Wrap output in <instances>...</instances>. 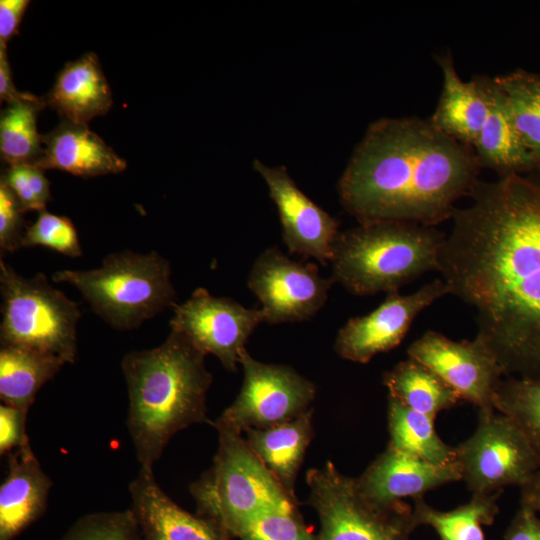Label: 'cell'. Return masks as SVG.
Masks as SVG:
<instances>
[{"mask_svg": "<svg viewBox=\"0 0 540 540\" xmlns=\"http://www.w3.org/2000/svg\"><path fill=\"white\" fill-rule=\"evenodd\" d=\"M7 456V474L0 485V540H14L44 514L53 486L30 442Z\"/></svg>", "mask_w": 540, "mask_h": 540, "instance_id": "18", "label": "cell"}, {"mask_svg": "<svg viewBox=\"0 0 540 540\" xmlns=\"http://www.w3.org/2000/svg\"><path fill=\"white\" fill-rule=\"evenodd\" d=\"M518 137L540 171V74L522 69L495 76Z\"/></svg>", "mask_w": 540, "mask_h": 540, "instance_id": "28", "label": "cell"}, {"mask_svg": "<svg viewBox=\"0 0 540 540\" xmlns=\"http://www.w3.org/2000/svg\"><path fill=\"white\" fill-rule=\"evenodd\" d=\"M502 493L472 494L467 503L450 511L435 509L424 498H418L413 500V515L418 527L430 526L440 540H485L482 526L494 523Z\"/></svg>", "mask_w": 540, "mask_h": 540, "instance_id": "26", "label": "cell"}, {"mask_svg": "<svg viewBox=\"0 0 540 540\" xmlns=\"http://www.w3.org/2000/svg\"><path fill=\"white\" fill-rule=\"evenodd\" d=\"M387 420L392 448L432 464L456 462L455 446L440 438L434 419L388 398Z\"/></svg>", "mask_w": 540, "mask_h": 540, "instance_id": "27", "label": "cell"}, {"mask_svg": "<svg viewBox=\"0 0 540 540\" xmlns=\"http://www.w3.org/2000/svg\"><path fill=\"white\" fill-rule=\"evenodd\" d=\"M28 0L0 1V47L6 48L7 42L16 34L29 6Z\"/></svg>", "mask_w": 540, "mask_h": 540, "instance_id": "38", "label": "cell"}, {"mask_svg": "<svg viewBox=\"0 0 540 540\" xmlns=\"http://www.w3.org/2000/svg\"><path fill=\"white\" fill-rule=\"evenodd\" d=\"M407 355L434 371L463 402L473 404L478 410L495 409V395L504 373L494 354L478 337L454 341L428 330L409 345Z\"/></svg>", "mask_w": 540, "mask_h": 540, "instance_id": "13", "label": "cell"}, {"mask_svg": "<svg viewBox=\"0 0 540 540\" xmlns=\"http://www.w3.org/2000/svg\"><path fill=\"white\" fill-rule=\"evenodd\" d=\"M445 237L436 227L417 223L360 222L338 234L331 278L360 296L399 291L421 275L438 271Z\"/></svg>", "mask_w": 540, "mask_h": 540, "instance_id": "4", "label": "cell"}, {"mask_svg": "<svg viewBox=\"0 0 540 540\" xmlns=\"http://www.w3.org/2000/svg\"><path fill=\"white\" fill-rule=\"evenodd\" d=\"M308 503L320 523L317 540H410L418 527L404 501L379 504L363 495L355 478L327 461L306 473Z\"/></svg>", "mask_w": 540, "mask_h": 540, "instance_id": "8", "label": "cell"}, {"mask_svg": "<svg viewBox=\"0 0 540 540\" xmlns=\"http://www.w3.org/2000/svg\"><path fill=\"white\" fill-rule=\"evenodd\" d=\"M66 364L60 357L22 346H1L0 398L3 404L30 409L39 389Z\"/></svg>", "mask_w": 540, "mask_h": 540, "instance_id": "24", "label": "cell"}, {"mask_svg": "<svg viewBox=\"0 0 540 540\" xmlns=\"http://www.w3.org/2000/svg\"><path fill=\"white\" fill-rule=\"evenodd\" d=\"M43 100L62 120L76 124L105 115L113 97L96 54L89 52L66 63Z\"/></svg>", "mask_w": 540, "mask_h": 540, "instance_id": "21", "label": "cell"}, {"mask_svg": "<svg viewBox=\"0 0 540 540\" xmlns=\"http://www.w3.org/2000/svg\"><path fill=\"white\" fill-rule=\"evenodd\" d=\"M28 410L0 405V454L7 455L29 443L26 433Z\"/></svg>", "mask_w": 540, "mask_h": 540, "instance_id": "36", "label": "cell"}, {"mask_svg": "<svg viewBox=\"0 0 540 540\" xmlns=\"http://www.w3.org/2000/svg\"><path fill=\"white\" fill-rule=\"evenodd\" d=\"M494 408L521 429L540 457V381L517 377L502 379Z\"/></svg>", "mask_w": 540, "mask_h": 540, "instance_id": "30", "label": "cell"}, {"mask_svg": "<svg viewBox=\"0 0 540 540\" xmlns=\"http://www.w3.org/2000/svg\"><path fill=\"white\" fill-rule=\"evenodd\" d=\"M1 346H22L74 363L79 305L42 273L27 278L0 260Z\"/></svg>", "mask_w": 540, "mask_h": 540, "instance_id": "7", "label": "cell"}, {"mask_svg": "<svg viewBox=\"0 0 540 540\" xmlns=\"http://www.w3.org/2000/svg\"><path fill=\"white\" fill-rule=\"evenodd\" d=\"M169 324L199 351L212 354L231 372L240 365V355L255 328L265 322L262 309H249L231 298L215 297L205 288L196 289L176 305Z\"/></svg>", "mask_w": 540, "mask_h": 540, "instance_id": "11", "label": "cell"}, {"mask_svg": "<svg viewBox=\"0 0 540 540\" xmlns=\"http://www.w3.org/2000/svg\"><path fill=\"white\" fill-rule=\"evenodd\" d=\"M52 280L75 287L99 317L122 331L177 305L170 264L156 251L112 253L99 268L59 270Z\"/></svg>", "mask_w": 540, "mask_h": 540, "instance_id": "6", "label": "cell"}, {"mask_svg": "<svg viewBox=\"0 0 540 540\" xmlns=\"http://www.w3.org/2000/svg\"><path fill=\"white\" fill-rule=\"evenodd\" d=\"M22 205L9 189L0 181V248L3 252H15L22 247L26 231Z\"/></svg>", "mask_w": 540, "mask_h": 540, "instance_id": "35", "label": "cell"}, {"mask_svg": "<svg viewBox=\"0 0 540 540\" xmlns=\"http://www.w3.org/2000/svg\"><path fill=\"white\" fill-rule=\"evenodd\" d=\"M439 255L505 377L540 381V171L479 180Z\"/></svg>", "mask_w": 540, "mask_h": 540, "instance_id": "1", "label": "cell"}, {"mask_svg": "<svg viewBox=\"0 0 540 540\" xmlns=\"http://www.w3.org/2000/svg\"><path fill=\"white\" fill-rule=\"evenodd\" d=\"M520 505L540 513V468L520 487Z\"/></svg>", "mask_w": 540, "mask_h": 540, "instance_id": "40", "label": "cell"}, {"mask_svg": "<svg viewBox=\"0 0 540 540\" xmlns=\"http://www.w3.org/2000/svg\"><path fill=\"white\" fill-rule=\"evenodd\" d=\"M253 168L263 178L276 205L289 252L327 265L340 233L338 220L297 187L286 167H270L255 159Z\"/></svg>", "mask_w": 540, "mask_h": 540, "instance_id": "15", "label": "cell"}, {"mask_svg": "<svg viewBox=\"0 0 540 540\" xmlns=\"http://www.w3.org/2000/svg\"><path fill=\"white\" fill-rule=\"evenodd\" d=\"M25 211L45 209L50 200V185L44 170L29 164L9 166L1 177Z\"/></svg>", "mask_w": 540, "mask_h": 540, "instance_id": "34", "label": "cell"}, {"mask_svg": "<svg viewBox=\"0 0 540 540\" xmlns=\"http://www.w3.org/2000/svg\"><path fill=\"white\" fill-rule=\"evenodd\" d=\"M447 294L450 290L442 279H435L408 295L399 291L387 293L376 309L350 318L339 330L335 352L345 360L368 363L375 355L398 346L417 315Z\"/></svg>", "mask_w": 540, "mask_h": 540, "instance_id": "14", "label": "cell"}, {"mask_svg": "<svg viewBox=\"0 0 540 540\" xmlns=\"http://www.w3.org/2000/svg\"><path fill=\"white\" fill-rule=\"evenodd\" d=\"M243 383L233 403L210 424L242 434L288 422L310 409L316 386L292 367L267 364L245 349L240 355Z\"/></svg>", "mask_w": 540, "mask_h": 540, "instance_id": "10", "label": "cell"}, {"mask_svg": "<svg viewBox=\"0 0 540 540\" xmlns=\"http://www.w3.org/2000/svg\"><path fill=\"white\" fill-rule=\"evenodd\" d=\"M313 409L266 429L246 431V441L264 466L292 499L295 482L314 435Z\"/></svg>", "mask_w": 540, "mask_h": 540, "instance_id": "22", "label": "cell"}, {"mask_svg": "<svg viewBox=\"0 0 540 540\" xmlns=\"http://www.w3.org/2000/svg\"><path fill=\"white\" fill-rule=\"evenodd\" d=\"M462 480L472 494L524 485L540 468V457L521 429L495 409H479L472 435L455 446Z\"/></svg>", "mask_w": 540, "mask_h": 540, "instance_id": "9", "label": "cell"}, {"mask_svg": "<svg viewBox=\"0 0 540 540\" xmlns=\"http://www.w3.org/2000/svg\"><path fill=\"white\" fill-rule=\"evenodd\" d=\"M43 246L69 257L82 255L77 230L71 220L43 209L27 226L22 247Z\"/></svg>", "mask_w": 540, "mask_h": 540, "instance_id": "32", "label": "cell"}, {"mask_svg": "<svg viewBox=\"0 0 540 540\" xmlns=\"http://www.w3.org/2000/svg\"><path fill=\"white\" fill-rule=\"evenodd\" d=\"M215 429L218 449L213 463L189 487L196 514L237 540L261 515L298 506L240 433Z\"/></svg>", "mask_w": 540, "mask_h": 540, "instance_id": "5", "label": "cell"}, {"mask_svg": "<svg viewBox=\"0 0 540 540\" xmlns=\"http://www.w3.org/2000/svg\"><path fill=\"white\" fill-rule=\"evenodd\" d=\"M42 156L35 166L57 169L80 177L117 174L127 163L87 124L62 120L50 133L42 136Z\"/></svg>", "mask_w": 540, "mask_h": 540, "instance_id": "20", "label": "cell"}, {"mask_svg": "<svg viewBox=\"0 0 540 540\" xmlns=\"http://www.w3.org/2000/svg\"><path fill=\"white\" fill-rule=\"evenodd\" d=\"M46 106L43 99L7 104L0 117V153L9 166L36 165L42 156V136L37 117Z\"/></svg>", "mask_w": 540, "mask_h": 540, "instance_id": "29", "label": "cell"}, {"mask_svg": "<svg viewBox=\"0 0 540 540\" xmlns=\"http://www.w3.org/2000/svg\"><path fill=\"white\" fill-rule=\"evenodd\" d=\"M504 540H540V516L520 505L504 534Z\"/></svg>", "mask_w": 540, "mask_h": 540, "instance_id": "37", "label": "cell"}, {"mask_svg": "<svg viewBox=\"0 0 540 540\" xmlns=\"http://www.w3.org/2000/svg\"><path fill=\"white\" fill-rule=\"evenodd\" d=\"M481 167L472 147L428 119L382 118L369 125L339 180L342 206L358 222L436 227L470 196Z\"/></svg>", "mask_w": 540, "mask_h": 540, "instance_id": "2", "label": "cell"}, {"mask_svg": "<svg viewBox=\"0 0 540 540\" xmlns=\"http://www.w3.org/2000/svg\"><path fill=\"white\" fill-rule=\"evenodd\" d=\"M129 493L142 540H232L208 520L177 505L161 489L153 469L140 468Z\"/></svg>", "mask_w": 540, "mask_h": 540, "instance_id": "17", "label": "cell"}, {"mask_svg": "<svg viewBox=\"0 0 540 540\" xmlns=\"http://www.w3.org/2000/svg\"><path fill=\"white\" fill-rule=\"evenodd\" d=\"M333 283L315 264L294 261L275 247L258 256L247 281L269 324L311 319L325 305Z\"/></svg>", "mask_w": 540, "mask_h": 540, "instance_id": "12", "label": "cell"}, {"mask_svg": "<svg viewBox=\"0 0 540 540\" xmlns=\"http://www.w3.org/2000/svg\"><path fill=\"white\" fill-rule=\"evenodd\" d=\"M472 80L487 107L483 128L472 147L481 169H491L498 177L538 172L518 137L504 93L494 77L479 75Z\"/></svg>", "mask_w": 540, "mask_h": 540, "instance_id": "19", "label": "cell"}, {"mask_svg": "<svg viewBox=\"0 0 540 540\" xmlns=\"http://www.w3.org/2000/svg\"><path fill=\"white\" fill-rule=\"evenodd\" d=\"M237 540H317L297 506L269 511L248 525Z\"/></svg>", "mask_w": 540, "mask_h": 540, "instance_id": "33", "label": "cell"}, {"mask_svg": "<svg viewBox=\"0 0 540 540\" xmlns=\"http://www.w3.org/2000/svg\"><path fill=\"white\" fill-rule=\"evenodd\" d=\"M60 540H142L131 509L89 513L80 517Z\"/></svg>", "mask_w": 540, "mask_h": 540, "instance_id": "31", "label": "cell"}, {"mask_svg": "<svg viewBox=\"0 0 540 540\" xmlns=\"http://www.w3.org/2000/svg\"><path fill=\"white\" fill-rule=\"evenodd\" d=\"M437 61L443 74V88L428 120L447 136L473 147L486 119L485 100L473 80H461L450 53L439 56Z\"/></svg>", "mask_w": 540, "mask_h": 540, "instance_id": "23", "label": "cell"}, {"mask_svg": "<svg viewBox=\"0 0 540 540\" xmlns=\"http://www.w3.org/2000/svg\"><path fill=\"white\" fill-rule=\"evenodd\" d=\"M382 380L388 390V398L432 419L463 402L460 395L434 371L409 357L386 371Z\"/></svg>", "mask_w": 540, "mask_h": 540, "instance_id": "25", "label": "cell"}, {"mask_svg": "<svg viewBox=\"0 0 540 540\" xmlns=\"http://www.w3.org/2000/svg\"><path fill=\"white\" fill-rule=\"evenodd\" d=\"M355 479L360 491L371 501L393 504L404 498H423L428 491L460 481L462 477L457 461L432 464L388 445Z\"/></svg>", "mask_w": 540, "mask_h": 540, "instance_id": "16", "label": "cell"}, {"mask_svg": "<svg viewBox=\"0 0 540 540\" xmlns=\"http://www.w3.org/2000/svg\"><path fill=\"white\" fill-rule=\"evenodd\" d=\"M37 97L27 92H19L13 82L6 48L0 47V99L7 104L34 100Z\"/></svg>", "mask_w": 540, "mask_h": 540, "instance_id": "39", "label": "cell"}, {"mask_svg": "<svg viewBox=\"0 0 540 540\" xmlns=\"http://www.w3.org/2000/svg\"><path fill=\"white\" fill-rule=\"evenodd\" d=\"M205 354L172 331L159 346L127 353V428L140 468L153 469L171 438L192 424L210 422L206 394L212 374Z\"/></svg>", "mask_w": 540, "mask_h": 540, "instance_id": "3", "label": "cell"}]
</instances>
